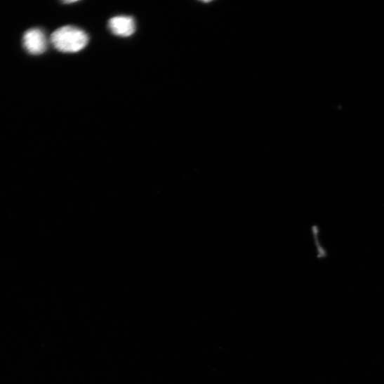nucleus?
<instances>
[{
    "instance_id": "f257e3e1",
    "label": "nucleus",
    "mask_w": 384,
    "mask_h": 384,
    "mask_svg": "<svg viewBox=\"0 0 384 384\" xmlns=\"http://www.w3.org/2000/svg\"><path fill=\"white\" fill-rule=\"evenodd\" d=\"M51 42L55 48L65 53H75L84 49L88 42L87 34L74 26H65L53 32Z\"/></svg>"
},
{
    "instance_id": "f03ea898",
    "label": "nucleus",
    "mask_w": 384,
    "mask_h": 384,
    "mask_svg": "<svg viewBox=\"0 0 384 384\" xmlns=\"http://www.w3.org/2000/svg\"><path fill=\"white\" fill-rule=\"evenodd\" d=\"M23 45L29 53L39 55L46 51L47 39L41 30L31 29L23 37Z\"/></svg>"
},
{
    "instance_id": "7ed1b4c3",
    "label": "nucleus",
    "mask_w": 384,
    "mask_h": 384,
    "mask_svg": "<svg viewBox=\"0 0 384 384\" xmlns=\"http://www.w3.org/2000/svg\"><path fill=\"white\" fill-rule=\"evenodd\" d=\"M110 29L116 35L128 37L135 32V23L131 17L119 16L110 20Z\"/></svg>"
}]
</instances>
